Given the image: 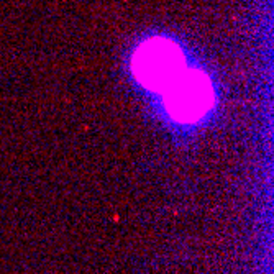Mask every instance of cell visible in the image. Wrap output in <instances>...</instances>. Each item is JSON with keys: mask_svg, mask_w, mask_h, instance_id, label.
<instances>
[{"mask_svg": "<svg viewBox=\"0 0 274 274\" xmlns=\"http://www.w3.org/2000/svg\"><path fill=\"white\" fill-rule=\"evenodd\" d=\"M182 54L169 41L153 39L143 45L135 54L133 71L138 80L151 89H168L181 74Z\"/></svg>", "mask_w": 274, "mask_h": 274, "instance_id": "obj_1", "label": "cell"}, {"mask_svg": "<svg viewBox=\"0 0 274 274\" xmlns=\"http://www.w3.org/2000/svg\"><path fill=\"white\" fill-rule=\"evenodd\" d=\"M166 90V107L177 122L194 123L212 107V87L209 79L199 72H182Z\"/></svg>", "mask_w": 274, "mask_h": 274, "instance_id": "obj_2", "label": "cell"}]
</instances>
